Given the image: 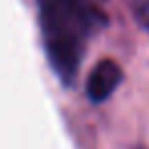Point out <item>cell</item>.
Wrapping results in <instances>:
<instances>
[{"label": "cell", "instance_id": "1", "mask_svg": "<svg viewBox=\"0 0 149 149\" xmlns=\"http://www.w3.org/2000/svg\"><path fill=\"white\" fill-rule=\"evenodd\" d=\"M39 13L47 57L57 76L70 84L80 65L84 41L106 19L90 0H39Z\"/></svg>", "mask_w": 149, "mask_h": 149}, {"label": "cell", "instance_id": "3", "mask_svg": "<svg viewBox=\"0 0 149 149\" xmlns=\"http://www.w3.org/2000/svg\"><path fill=\"white\" fill-rule=\"evenodd\" d=\"M137 19L149 31V0H141V4L137 6Z\"/></svg>", "mask_w": 149, "mask_h": 149}, {"label": "cell", "instance_id": "2", "mask_svg": "<svg viewBox=\"0 0 149 149\" xmlns=\"http://www.w3.org/2000/svg\"><path fill=\"white\" fill-rule=\"evenodd\" d=\"M120 68L118 63H114L112 59H102L94 65V70L90 72L88 76V82H86V92L90 96L92 102H102L106 100L114 88L118 86L120 82Z\"/></svg>", "mask_w": 149, "mask_h": 149}]
</instances>
